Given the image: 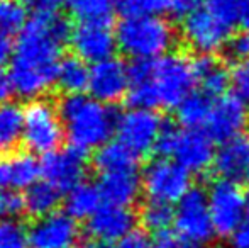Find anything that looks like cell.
Wrapping results in <instances>:
<instances>
[{
    "mask_svg": "<svg viewBox=\"0 0 249 248\" xmlns=\"http://www.w3.org/2000/svg\"><path fill=\"white\" fill-rule=\"evenodd\" d=\"M71 31L61 16L44 20L33 19L20 31L9 66L16 94L33 100L56 85L63 44L70 41Z\"/></svg>",
    "mask_w": 249,
    "mask_h": 248,
    "instance_id": "1",
    "label": "cell"
},
{
    "mask_svg": "<svg viewBox=\"0 0 249 248\" xmlns=\"http://www.w3.org/2000/svg\"><path fill=\"white\" fill-rule=\"evenodd\" d=\"M58 109L70 146L85 155L108 143L117 126L114 109L85 94L65 95Z\"/></svg>",
    "mask_w": 249,
    "mask_h": 248,
    "instance_id": "2",
    "label": "cell"
},
{
    "mask_svg": "<svg viewBox=\"0 0 249 248\" xmlns=\"http://www.w3.org/2000/svg\"><path fill=\"white\" fill-rule=\"evenodd\" d=\"M119 51L138 60H158L171 53L177 43L173 26L163 17H124L115 29Z\"/></svg>",
    "mask_w": 249,
    "mask_h": 248,
    "instance_id": "3",
    "label": "cell"
},
{
    "mask_svg": "<svg viewBox=\"0 0 249 248\" xmlns=\"http://www.w3.org/2000/svg\"><path fill=\"white\" fill-rule=\"evenodd\" d=\"M156 152L161 156L173 158L190 173H203L213 167L215 146L207 131L200 129H177L164 124V129L158 139Z\"/></svg>",
    "mask_w": 249,
    "mask_h": 248,
    "instance_id": "4",
    "label": "cell"
},
{
    "mask_svg": "<svg viewBox=\"0 0 249 248\" xmlns=\"http://www.w3.org/2000/svg\"><path fill=\"white\" fill-rule=\"evenodd\" d=\"M149 82L160 107H177L197 83L195 61L183 53H168L149 63Z\"/></svg>",
    "mask_w": 249,
    "mask_h": 248,
    "instance_id": "5",
    "label": "cell"
},
{
    "mask_svg": "<svg viewBox=\"0 0 249 248\" xmlns=\"http://www.w3.org/2000/svg\"><path fill=\"white\" fill-rule=\"evenodd\" d=\"M66 138L58 106L48 99H33L24 107L22 143L33 153L48 155L59 150Z\"/></svg>",
    "mask_w": 249,
    "mask_h": 248,
    "instance_id": "6",
    "label": "cell"
},
{
    "mask_svg": "<svg viewBox=\"0 0 249 248\" xmlns=\"http://www.w3.org/2000/svg\"><path fill=\"white\" fill-rule=\"evenodd\" d=\"M232 31L234 26L220 19L209 5L195 7L181 24V36L187 46L202 57H212L227 46Z\"/></svg>",
    "mask_w": 249,
    "mask_h": 248,
    "instance_id": "7",
    "label": "cell"
},
{
    "mask_svg": "<svg viewBox=\"0 0 249 248\" xmlns=\"http://www.w3.org/2000/svg\"><path fill=\"white\" fill-rule=\"evenodd\" d=\"M213 229L219 236H232L249 211V201L244 189L229 179H219L207 191Z\"/></svg>",
    "mask_w": 249,
    "mask_h": 248,
    "instance_id": "8",
    "label": "cell"
},
{
    "mask_svg": "<svg viewBox=\"0 0 249 248\" xmlns=\"http://www.w3.org/2000/svg\"><path fill=\"white\" fill-rule=\"evenodd\" d=\"M142 179V192L148 201L177 204L192 189V173L175 162L173 158L161 156L146 165Z\"/></svg>",
    "mask_w": 249,
    "mask_h": 248,
    "instance_id": "9",
    "label": "cell"
},
{
    "mask_svg": "<svg viewBox=\"0 0 249 248\" xmlns=\"http://www.w3.org/2000/svg\"><path fill=\"white\" fill-rule=\"evenodd\" d=\"M164 123L154 109L131 107L117 117L115 134L136 156H146L156 150Z\"/></svg>",
    "mask_w": 249,
    "mask_h": 248,
    "instance_id": "10",
    "label": "cell"
},
{
    "mask_svg": "<svg viewBox=\"0 0 249 248\" xmlns=\"http://www.w3.org/2000/svg\"><path fill=\"white\" fill-rule=\"evenodd\" d=\"M173 226L180 236L200 245L213 238L215 229L210 216L207 192L202 189H190L177 202Z\"/></svg>",
    "mask_w": 249,
    "mask_h": 248,
    "instance_id": "11",
    "label": "cell"
},
{
    "mask_svg": "<svg viewBox=\"0 0 249 248\" xmlns=\"http://www.w3.org/2000/svg\"><path fill=\"white\" fill-rule=\"evenodd\" d=\"M248 100L236 94H224L212 102L205 129L213 141H229L239 138L249 128Z\"/></svg>",
    "mask_w": 249,
    "mask_h": 248,
    "instance_id": "12",
    "label": "cell"
},
{
    "mask_svg": "<svg viewBox=\"0 0 249 248\" xmlns=\"http://www.w3.org/2000/svg\"><path fill=\"white\" fill-rule=\"evenodd\" d=\"M131 87V73L129 66L122 60L112 57L108 60L95 63L90 68L89 92L93 99L104 104L119 102L127 97Z\"/></svg>",
    "mask_w": 249,
    "mask_h": 248,
    "instance_id": "13",
    "label": "cell"
},
{
    "mask_svg": "<svg viewBox=\"0 0 249 248\" xmlns=\"http://www.w3.org/2000/svg\"><path fill=\"white\" fill-rule=\"evenodd\" d=\"M136 225H138V218L131 208L105 202L87 221V233L95 242L108 245L115 242L119 243L132 231H136Z\"/></svg>",
    "mask_w": 249,
    "mask_h": 248,
    "instance_id": "14",
    "label": "cell"
},
{
    "mask_svg": "<svg viewBox=\"0 0 249 248\" xmlns=\"http://www.w3.org/2000/svg\"><path fill=\"white\" fill-rule=\"evenodd\" d=\"M75 57L87 63H100L114 57L117 48V38L107 24H89L80 22L70 36Z\"/></svg>",
    "mask_w": 249,
    "mask_h": 248,
    "instance_id": "15",
    "label": "cell"
},
{
    "mask_svg": "<svg viewBox=\"0 0 249 248\" xmlns=\"http://www.w3.org/2000/svg\"><path fill=\"white\" fill-rule=\"evenodd\" d=\"M27 235L31 248H70L78 238V226L68 212L54 211L34 219Z\"/></svg>",
    "mask_w": 249,
    "mask_h": 248,
    "instance_id": "16",
    "label": "cell"
},
{
    "mask_svg": "<svg viewBox=\"0 0 249 248\" xmlns=\"http://www.w3.org/2000/svg\"><path fill=\"white\" fill-rule=\"evenodd\" d=\"M41 165H43L44 180L58 187L61 192L71 191L75 186L83 182L87 173L85 153L78 152L71 146L44 155Z\"/></svg>",
    "mask_w": 249,
    "mask_h": 248,
    "instance_id": "17",
    "label": "cell"
},
{
    "mask_svg": "<svg viewBox=\"0 0 249 248\" xmlns=\"http://www.w3.org/2000/svg\"><path fill=\"white\" fill-rule=\"evenodd\" d=\"M43 165L33 153H9L0 158V187L10 191H27L39 182Z\"/></svg>",
    "mask_w": 249,
    "mask_h": 248,
    "instance_id": "18",
    "label": "cell"
},
{
    "mask_svg": "<svg viewBox=\"0 0 249 248\" xmlns=\"http://www.w3.org/2000/svg\"><path fill=\"white\" fill-rule=\"evenodd\" d=\"M97 186L100 189L102 199L107 204L131 208L142 192V179L138 175L136 169L124 170V172L102 173Z\"/></svg>",
    "mask_w": 249,
    "mask_h": 248,
    "instance_id": "19",
    "label": "cell"
},
{
    "mask_svg": "<svg viewBox=\"0 0 249 248\" xmlns=\"http://www.w3.org/2000/svg\"><path fill=\"white\" fill-rule=\"evenodd\" d=\"M248 160L249 136L243 134L220 145V148L215 153V160H213V170L219 173L220 179L239 180L244 175Z\"/></svg>",
    "mask_w": 249,
    "mask_h": 248,
    "instance_id": "20",
    "label": "cell"
},
{
    "mask_svg": "<svg viewBox=\"0 0 249 248\" xmlns=\"http://www.w3.org/2000/svg\"><path fill=\"white\" fill-rule=\"evenodd\" d=\"M102 194L100 189L95 184L80 182L65 195V212H68L76 221H89L97 209L100 208Z\"/></svg>",
    "mask_w": 249,
    "mask_h": 248,
    "instance_id": "21",
    "label": "cell"
},
{
    "mask_svg": "<svg viewBox=\"0 0 249 248\" xmlns=\"http://www.w3.org/2000/svg\"><path fill=\"white\" fill-rule=\"evenodd\" d=\"M195 70L200 90L209 97H220L229 89L231 72L222 61L213 57H200V60L195 61Z\"/></svg>",
    "mask_w": 249,
    "mask_h": 248,
    "instance_id": "22",
    "label": "cell"
},
{
    "mask_svg": "<svg viewBox=\"0 0 249 248\" xmlns=\"http://www.w3.org/2000/svg\"><path fill=\"white\" fill-rule=\"evenodd\" d=\"M24 107L16 102L0 106V155H9L22 143Z\"/></svg>",
    "mask_w": 249,
    "mask_h": 248,
    "instance_id": "23",
    "label": "cell"
},
{
    "mask_svg": "<svg viewBox=\"0 0 249 248\" xmlns=\"http://www.w3.org/2000/svg\"><path fill=\"white\" fill-rule=\"evenodd\" d=\"M65 9L78 22L108 26L119 10V0H65Z\"/></svg>",
    "mask_w": 249,
    "mask_h": 248,
    "instance_id": "24",
    "label": "cell"
},
{
    "mask_svg": "<svg viewBox=\"0 0 249 248\" xmlns=\"http://www.w3.org/2000/svg\"><path fill=\"white\" fill-rule=\"evenodd\" d=\"M138 156L131 152L121 141H108L102 148L97 150L93 156V165L100 173L124 172V170H134Z\"/></svg>",
    "mask_w": 249,
    "mask_h": 248,
    "instance_id": "25",
    "label": "cell"
},
{
    "mask_svg": "<svg viewBox=\"0 0 249 248\" xmlns=\"http://www.w3.org/2000/svg\"><path fill=\"white\" fill-rule=\"evenodd\" d=\"M61 202V191L54 187L48 180H41L31 186L24 194V208L29 216L34 219L48 216L56 211Z\"/></svg>",
    "mask_w": 249,
    "mask_h": 248,
    "instance_id": "26",
    "label": "cell"
},
{
    "mask_svg": "<svg viewBox=\"0 0 249 248\" xmlns=\"http://www.w3.org/2000/svg\"><path fill=\"white\" fill-rule=\"evenodd\" d=\"M90 83V68L87 66V61H83L78 57H65L59 63L58 80L56 85L66 94H83V90H89Z\"/></svg>",
    "mask_w": 249,
    "mask_h": 248,
    "instance_id": "27",
    "label": "cell"
},
{
    "mask_svg": "<svg viewBox=\"0 0 249 248\" xmlns=\"http://www.w3.org/2000/svg\"><path fill=\"white\" fill-rule=\"evenodd\" d=\"M177 117L180 124L187 129H200V126H205L209 119L210 109H212V100L202 90L192 92L178 104Z\"/></svg>",
    "mask_w": 249,
    "mask_h": 248,
    "instance_id": "28",
    "label": "cell"
},
{
    "mask_svg": "<svg viewBox=\"0 0 249 248\" xmlns=\"http://www.w3.org/2000/svg\"><path fill=\"white\" fill-rule=\"evenodd\" d=\"M178 0H119V12L124 17H163L173 14Z\"/></svg>",
    "mask_w": 249,
    "mask_h": 248,
    "instance_id": "29",
    "label": "cell"
},
{
    "mask_svg": "<svg viewBox=\"0 0 249 248\" xmlns=\"http://www.w3.org/2000/svg\"><path fill=\"white\" fill-rule=\"evenodd\" d=\"M142 226L148 231L153 233H163L168 231L171 225L175 221V209L171 204H164V202H156V201H148L141 209L139 214Z\"/></svg>",
    "mask_w": 249,
    "mask_h": 248,
    "instance_id": "30",
    "label": "cell"
},
{
    "mask_svg": "<svg viewBox=\"0 0 249 248\" xmlns=\"http://www.w3.org/2000/svg\"><path fill=\"white\" fill-rule=\"evenodd\" d=\"M26 14L20 0H0V34L10 36L22 31Z\"/></svg>",
    "mask_w": 249,
    "mask_h": 248,
    "instance_id": "31",
    "label": "cell"
},
{
    "mask_svg": "<svg viewBox=\"0 0 249 248\" xmlns=\"http://www.w3.org/2000/svg\"><path fill=\"white\" fill-rule=\"evenodd\" d=\"M0 248H31L26 228L16 219L0 221Z\"/></svg>",
    "mask_w": 249,
    "mask_h": 248,
    "instance_id": "32",
    "label": "cell"
},
{
    "mask_svg": "<svg viewBox=\"0 0 249 248\" xmlns=\"http://www.w3.org/2000/svg\"><path fill=\"white\" fill-rule=\"evenodd\" d=\"M27 14L33 19H54L61 16V9L65 7V0H20Z\"/></svg>",
    "mask_w": 249,
    "mask_h": 248,
    "instance_id": "33",
    "label": "cell"
},
{
    "mask_svg": "<svg viewBox=\"0 0 249 248\" xmlns=\"http://www.w3.org/2000/svg\"><path fill=\"white\" fill-rule=\"evenodd\" d=\"M26 211L24 195L17 191L0 187V221L2 219H16Z\"/></svg>",
    "mask_w": 249,
    "mask_h": 248,
    "instance_id": "34",
    "label": "cell"
},
{
    "mask_svg": "<svg viewBox=\"0 0 249 248\" xmlns=\"http://www.w3.org/2000/svg\"><path fill=\"white\" fill-rule=\"evenodd\" d=\"M231 85L236 95L249 100V60L237 61L231 72Z\"/></svg>",
    "mask_w": 249,
    "mask_h": 248,
    "instance_id": "35",
    "label": "cell"
},
{
    "mask_svg": "<svg viewBox=\"0 0 249 248\" xmlns=\"http://www.w3.org/2000/svg\"><path fill=\"white\" fill-rule=\"evenodd\" d=\"M154 242H156L158 248H203V245H200V243L190 242V240L183 238V236H180L178 233L170 231V229L163 233H158Z\"/></svg>",
    "mask_w": 249,
    "mask_h": 248,
    "instance_id": "36",
    "label": "cell"
},
{
    "mask_svg": "<svg viewBox=\"0 0 249 248\" xmlns=\"http://www.w3.org/2000/svg\"><path fill=\"white\" fill-rule=\"evenodd\" d=\"M227 51L237 61L249 60V31L231 38L229 44H227Z\"/></svg>",
    "mask_w": 249,
    "mask_h": 248,
    "instance_id": "37",
    "label": "cell"
},
{
    "mask_svg": "<svg viewBox=\"0 0 249 248\" xmlns=\"http://www.w3.org/2000/svg\"><path fill=\"white\" fill-rule=\"evenodd\" d=\"M117 248H158L156 242L142 231H132L117 243Z\"/></svg>",
    "mask_w": 249,
    "mask_h": 248,
    "instance_id": "38",
    "label": "cell"
},
{
    "mask_svg": "<svg viewBox=\"0 0 249 248\" xmlns=\"http://www.w3.org/2000/svg\"><path fill=\"white\" fill-rule=\"evenodd\" d=\"M231 238L234 248H249V211Z\"/></svg>",
    "mask_w": 249,
    "mask_h": 248,
    "instance_id": "39",
    "label": "cell"
},
{
    "mask_svg": "<svg viewBox=\"0 0 249 248\" xmlns=\"http://www.w3.org/2000/svg\"><path fill=\"white\" fill-rule=\"evenodd\" d=\"M12 94H16V90H14V83L10 80V75L0 68V106L10 102Z\"/></svg>",
    "mask_w": 249,
    "mask_h": 248,
    "instance_id": "40",
    "label": "cell"
},
{
    "mask_svg": "<svg viewBox=\"0 0 249 248\" xmlns=\"http://www.w3.org/2000/svg\"><path fill=\"white\" fill-rule=\"evenodd\" d=\"M12 53H14V46H12V43H10L9 36L0 34V66H2L3 63L10 61Z\"/></svg>",
    "mask_w": 249,
    "mask_h": 248,
    "instance_id": "41",
    "label": "cell"
},
{
    "mask_svg": "<svg viewBox=\"0 0 249 248\" xmlns=\"http://www.w3.org/2000/svg\"><path fill=\"white\" fill-rule=\"evenodd\" d=\"M237 9H239L241 24L249 29V0H236Z\"/></svg>",
    "mask_w": 249,
    "mask_h": 248,
    "instance_id": "42",
    "label": "cell"
},
{
    "mask_svg": "<svg viewBox=\"0 0 249 248\" xmlns=\"http://www.w3.org/2000/svg\"><path fill=\"white\" fill-rule=\"evenodd\" d=\"M85 248H108L105 243H100V242H95V243H87V245H83Z\"/></svg>",
    "mask_w": 249,
    "mask_h": 248,
    "instance_id": "43",
    "label": "cell"
},
{
    "mask_svg": "<svg viewBox=\"0 0 249 248\" xmlns=\"http://www.w3.org/2000/svg\"><path fill=\"white\" fill-rule=\"evenodd\" d=\"M243 180H244V182H248V184H249V160H248V163H246V170H244Z\"/></svg>",
    "mask_w": 249,
    "mask_h": 248,
    "instance_id": "44",
    "label": "cell"
},
{
    "mask_svg": "<svg viewBox=\"0 0 249 248\" xmlns=\"http://www.w3.org/2000/svg\"><path fill=\"white\" fill-rule=\"evenodd\" d=\"M70 248H85V247H83V245H80V247H75V245H73V247H70Z\"/></svg>",
    "mask_w": 249,
    "mask_h": 248,
    "instance_id": "45",
    "label": "cell"
},
{
    "mask_svg": "<svg viewBox=\"0 0 249 248\" xmlns=\"http://www.w3.org/2000/svg\"><path fill=\"white\" fill-rule=\"evenodd\" d=\"M194 2H202V0H194ZM205 2H209V0H205Z\"/></svg>",
    "mask_w": 249,
    "mask_h": 248,
    "instance_id": "46",
    "label": "cell"
}]
</instances>
